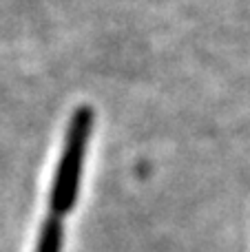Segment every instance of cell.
<instances>
[{
  "label": "cell",
  "mask_w": 250,
  "mask_h": 252,
  "mask_svg": "<svg viewBox=\"0 0 250 252\" xmlns=\"http://www.w3.org/2000/svg\"><path fill=\"white\" fill-rule=\"evenodd\" d=\"M62 241H64L62 219L56 217V215H49V217L44 219L42 228H40L35 252H62Z\"/></svg>",
  "instance_id": "cell-2"
},
{
  "label": "cell",
  "mask_w": 250,
  "mask_h": 252,
  "mask_svg": "<svg viewBox=\"0 0 250 252\" xmlns=\"http://www.w3.org/2000/svg\"><path fill=\"white\" fill-rule=\"evenodd\" d=\"M91 130H93V109L91 106L75 109L73 118L69 120V126H66L64 146H62L60 159H58L56 177H53L51 195H49V208H51V215H56V217L71 213L75 201H78L82 166H84V157H87Z\"/></svg>",
  "instance_id": "cell-1"
}]
</instances>
